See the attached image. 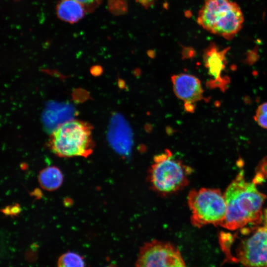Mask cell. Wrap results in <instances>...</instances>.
I'll return each mask as SVG.
<instances>
[{"instance_id":"8","label":"cell","mask_w":267,"mask_h":267,"mask_svg":"<svg viewBox=\"0 0 267 267\" xmlns=\"http://www.w3.org/2000/svg\"><path fill=\"white\" fill-rule=\"evenodd\" d=\"M229 49V47L221 49L212 43L204 50V63L211 77L206 83L209 88H218L222 91L227 89L230 79L228 77L223 76V72L227 64L226 56Z\"/></svg>"},{"instance_id":"7","label":"cell","mask_w":267,"mask_h":267,"mask_svg":"<svg viewBox=\"0 0 267 267\" xmlns=\"http://www.w3.org/2000/svg\"><path fill=\"white\" fill-rule=\"evenodd\" d=\"M235 258L247 267H267V226L257 227L239 242Z\"/></svg>"},{"instance_id":"16","label":"cell","mask_w":267,"mask_h":267,"mask_svg":"<svg viewBox=\"0 0 267 267\" xmlns=\"http://www.w3.org/2000/svg\"><path fill=\"white\" fill-rule=\"evenodd\" d=\"M194 51L193 49L186 48L182 51L183 59L191 58L195 55Z\"/></svg>"},{"instance_id":"14","label":"cell","mask_w":267,"mask_h":267,"mask_svg":"<svg viewBox=\"0 0 267 267\" xmlns=\"http://www.w3.org/2000/svg\"><path fill=\"white\" fill-rule=\"evenodd\" d=\"M254 118L260 127L267 129V102L258 106Z\"/></svg>"},{"instance_id":"12","label":"cell","mask_w":267,"mask_h":267,"mask_svg":"<svg viewBox=\"0 0 267 267\" xmlns=\"http://www.w3.org/2000/svg\"><path fill=\"white\" fill-rule=\"evenodd\" d=\"M41 187L47 191L57 189L62 184L63 176L57 167L49 166L42 170L38 176Z\"/></svg>"},{"instance_id":"13","label":"cell","mask_w":267,"mask_h":267,"mask_svg":"<svg viewBox=\"0 0 267 267\" xmlns=\"http://www.w3.org/2000/svg\"><path fill=\"white\" fill-rule=\"evenodd\" d=\"M83 258L77 253L69 252L62 254L58 259L57 267H85Z\"/></svg>"},{"instance_id":"15","label":"cell","mask_w":267,"mask_h":267,"mask_svg":"<svg viewBox=\"0 0 267 267\" xmlns=\"http://www.w3.org/2000/svg\"><path fill=\"white\" fill-rule=\"evenodd\" d=\"M83 5H88L94 3L99 0H74ZM143 6H149L152 2V0H135Z\"/></svg>"},{"instance_id":"11","label":"cell","mask_w":267,"mask_h":267,"mask_svg":"<svg viewBox=\"0 0 267 267\" xmlns=\"http://www.w3.org/2000/svg\"><path fill=\"white\" fill-rule=\"evenodd\" d=\"M85 12L83 5L74 0H62L56 8L57 14L59 18L71 23L81 19Z\"/></svg>"},{"instance_id":"19","label":"cell","mask_w":267,"mask_h":267,"mask_svg":"<svg viewBox=\"0 0 267 267\" xmlns=\"http://www.w3.org/2000/svg\"><path fill=\"white\" fill-rule=\"evenodd\" d=\"M264 221H265V225H266V226H267V209H266V210L265 212Z\"/></svg>"},{"instance_id":"2","label":"cell","mask_w":267,"mask_h":267,"mask_svg":"<svg viewBox=\"0 0 267 267\" xmlns=\"http://www.w3.org/2000/svg\"><path fill=\"white\" fill-rule=\"evenodd\" d=\"M190 167L166 149L154 156L147 173L150 188L162 196L177 193L189 183Z\"/></svg>"},{"instance_id":"18","label":"cell","mask_w":267,"mask_h":267,"mask_svg":"<svg viewBox=\"0 0 267 267\" xmlns=\"http://www.w3.org/2000/svg\"><path fill=\"white\" fill-rule=\"evenodd\" d=\"M120 85H121V86H120V88H122V89H124V88H126V87H126V86H125L126 84H125V82L123 80H120V81H119V86H120Z\"/></svg>"},{"instance_id":"1","label":"cell","mask_w":267,"mask_h":267,"mask_svg":"<svg viewBox=\"0 0 267 267\" xmlns=\"http://www.w3.org/2000/svg\"><path fill=\"white\" fill-rule=\"evenodd\" d=\"M224 197L226 211L221 226L234 230L260 222L266 196L259 191L254 182L246 180L243 171L229 184Z\"/></svg>"},{"instance_id":"4","label":"cell","mask_w":267,"mask_h":267,"mask_svg":"<svg viewBox=\"0 0 267 267\" xmlns=\"http://www.w3.org/2000/svg\"><path fill=\"white\" fill-rule=\"evenodd\" d=\"M92 130L89 124L81 120L66 122L52 132L48 146L60 157H88L94 146Z\"/></svg>"},{"instance_id":"3","label":"cell","mask_w":267,"mask_h":267,"mask_svg":"<svg viewBox=\"0 0 267 267\" xmlns=\"http://www.w3.org/2000/svg\"><path fill=\"white\" fill-rule=\"evenodd\" d=\"M244 21L240 7L230 0H205L197 17L203 29L227 40L241 30Z\"/></svg>"},{"instance_id":"5","label":"cell","mask_w":267,"mask_h":267,"mask_svg":"<svg viewBox=\"0 0 267 267\" xmlns=\"http://www.w3.org/2000/svg\"><path fill=\"white\" fill-rule=\"evenodd\" d=\"M187 204L191 212V223L195 227L209 224L221 225L224 220L226 203L219 189H191L187 195Z\"/></svg>"},{"instance_id":"17","label":"cell","mask_w":267,"mask_h":267,"mask_svg":"<svg viewBox=\"0 0 267 267\" xmlns=\"http://www.w3.org/2000/svg\"><path fill=\"white\" fill-rule=\"evenodd\" d=\"M184 108L187 112L192 113L193 112L195 109V105L194 103L184 102Z\"/></svg>"},{"instance_id":"20","label":"cell","mask_w":267,"mask_h":267,"mask_svg":"<svg viewBox=\"0 0 267 267\" xmlns=\"http://www.w3.org/2000/svg\"><path fill=\"white\" fill-rule=\"evenodd\" d=\"M105 267H116L115 265H109L108 266H106Z\"/></svg>"},{"instance_id":"10","label":"cell","mask_w":267,"mask_h":267,"mask_svg":"<svg viewBox=\"0 0 267 267\" xmlns=\"http://www.w3.org/2000/svg\"><path fill=\"white\" fill-rule=\"evenodd\" d=\"M109 139L112 146L119 151L130 148L132 140V132L130 126L125 118L117 114L112 118Z\"/></svg>"},{"instance_id":"9","label":"cell","mask_w":267,"mask_h":267,"mask_svg":"<svg viewBox=\"0 0 267 267\" xmlns=\"http://www.w3.org/2000/svg\"><path fill=\"white\" fill-rule=\"evenodd\" d=\"M176 95L184 102L195 103L203 98L200 81L192 75L181 73L171 77Z\"/></svg>"},{"instance_id":"6","label":"cell","mask_w":267,"mask_h":267,"mask_svg":"<svg viewBox=\"0 0 267 267\" xmlns=\"http://www.w3.org/2000/svg\"><path fill=\"white\" fill-rule=\"evenodd\" d=\"M135 267H186L178 249L170 242L157 240L140 248Z\"/></svg>"}]
</instances>
